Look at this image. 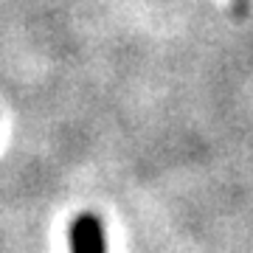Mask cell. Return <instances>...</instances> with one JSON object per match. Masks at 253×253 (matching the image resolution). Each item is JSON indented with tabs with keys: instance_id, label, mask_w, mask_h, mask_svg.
Here are the masks:
<instances>
[{
	"instance_id": "6da1fadb",
	"label": "cell",
	"mask_w": 253,
	"mask_h": 253,
	"mask_svg": "<svg viewBox=\"0 0 253 253\" xmlns=\"http://www.w3.org/2000/svg\"><path fill=\"white\" fill-rule=\"evenodd\" d=\"M71 253H107L104 225L93 214H82L71 225Z\"/></svg>"
}]
</instances>
